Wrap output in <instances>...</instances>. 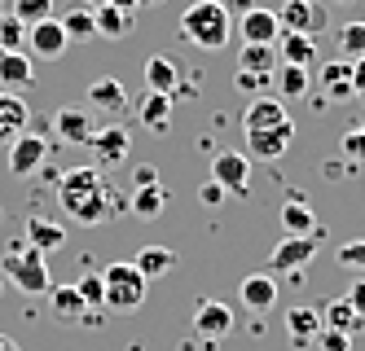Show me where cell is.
Instances as JSON below:
<instances>
[{"mask_svg": "<svg viewBox=\"0 0 365 351\" xmlns=\"http://www.w3.org/2000/svg\"><path fill=\"white\" fill-rule=\"evenodd\" d=\"M31 84H36V66H31L27 53H0V88L18 93V88H31Z\"/></svg>", "mask_w": 365, "mask_h": 351, "instance_id": "4316f807", "label": "cell"}, {"mask_svg": "<svg viewBox=\"0 0 365 351\" xmlns=\"http://www.w3.org/2000/svg\"><path fill=\"white\" fill-rule=\"evenodd\" d=\"M133 263L141 268L145 281H159L163 273H172V268H176V251H172V246H141Z\"/></svg>", "mask_w": 365, "mask_h": 351, "instance_id": "4dcf8cb0", "label": "cell"}, {"mask_svg": "<svg viewBox=\"0 0 365 351\" xmlns=\"http://www.w3.org/2000/svg\"><path fill=\"white\" fill-rule=\"evenodd\" d=\"M282 123H295L286 101L277 97H255L247 110H242V132H264V127H282Z\"/></svg>", "mask_w": 365, "mask_h": 351, "instance_id": "2e32d148", "label": "cell"}, {"mask_svg": "<svg viewBox=\"0 0 365 351\" xmlns=\"http://www.w3.org/2000/svg\"><path fill=\"white\" fill-rule=\"evenodd\" d=\"M27 123H31V105L22 101V93H9V88H0V141H14V137H22L27 132Z\"/></svg>", "mask_w": 365, "mask_h": 351, "instance_id": "d6986e66", "label": "cell"}, {"mask_svg": "<svg viewBox=\"0 0 365 351\" xmlns=\"http://www.w3.org/2000/svg\"><path fill=\"white\" fill-rule=\"evenodd\" d=\"M352 93L365 101V58H361V62H352Z\"/></svg>", "mask_w": 365, "mask_h": 351, "instance_id": "bcb514c9", "label": "cell"}, {"mask_svg": "<svg viewBox=\"0 0 365 351\" xmlns=\"http://www.w3.org/2000/svg\"><path fill=\"white\" fill-rule=\"evenodd\" d=\"M282 229L291 233V237H322V233H326V229L317 224V215H312V206H308L299 194L282 206Z\"/></svg>", "mask_w": 365, "mask_h": 351, "instance_id": "7402d4cb", "label": "cell"}, {"mask_svg": "<svg viewBox=\"0 0 365 351\" xmlns=\"http://www.w3.org/2000/svg\"><path fill=\"white\" fill-rule=\"evenodd\" d=\"M344 299H348V303H352V308H356V312H361V316H365V277H361V281H352V285H348V294H344Z\"/></svg>", "mask_w": 365, "mask_h": 351, "instance_id": "ee69618b", "label": "cell"}, {"mask_svg": "<svg viewBox=\"0 0 365 351\" xmlns=\"http://www.w3.org/2000/svg\"><path fill=\"white\" fill-rule=\"evenodd\" d=\"M0 294H5V277H0Z\"/></svg>", "mask_w": 365, "mask_h": 351, "instance_id": "11a10c76", "label": "cell"}, {"mask_svg": "<svg viewBox=\"0 0 365 351\" xmlns=\"http://www.w3.org/2000/svg\"><path fill=\"white\" fill-rule=\"evenodd\" d=\"M88 150H93V167L115 172L123 158H128V150H133V137H128V127L106 123V127H97L93 137H88Z\"/></svg>", "mask_w": 365, "mask_h": 351, "instance_id": "8992f818", "label": "cell"}, {"mask_svg": "<svg viewBox=\"0 0 365 351\" xmlns=\"http://www.w3.org/2000/svg\"><path fill=\"white\" fill-rule=\"evenodd\" d=\"M212 180L225 184L229 194L247 198V194H251V158L238 154V150H220V154L212 158Z\"/></svg>", "mask_w": 365, "mask_h": 351, "instance_id": "9c48e42d", "label": "cell"}, {"mask_svg": "<svg viewBox=\"0 0 365 351\" xmlns=\"http://www.w3.org/2000/svg\"><path fill=\"white\" fill-rule=\"evenodd\" d=\"M277 22H282V31H299V36L317 40L330 26V9H326V0H286L277 9Z\"/></svg>", "mask_w": 365, "mask_h": 351, "instance_id": "5b68a950", "label": "cell"}, {"mask_svg": "<svg viewBox=\"0 0 365 351\" xmlns=\"http://www.w3.org/2000/svg\"><path fill=\"white\" fill-rule=\"evenodd\" d=\"M291 141H295V123L264 127V132H247V158H264V163H277V158L291 150Z\"/></svg>", "mask_w": 365, "mask_h": 351, "instance_id": "4fadbf2b", "label": "cell"}, {"mask_svg": "<svg viewBox=\"0 0 365 351\" xmlns=\"http://www.w3.org/2000/svg\"><path fill=\"white\" fill-rule=\"evenodd\" d=\"M53 132H58V141H71V145H88V137L97 132V119L93 110L80 101V105H62V110L53 115Z\"/></svg>", "mask_w": 365, "mask_h": 351, "instance_id": "7c38bea8", "label": "cell"}, {"mask_svg": "<svg viewBox=\"0 0 365 351\" xmlns=\"http://www.w3.org/2000/svg\"><path fill=\"white\" fill-rule=\"evenodd\" d=\"M348 347H352V338L339 334V330H322L317 334V351H348Z\"/></svg>", "mask_w": 365, "mask_h": 351, "instance_id": "b9f144b4", "label": "cell"}, {"mask_svg": "<svg viewBox=\"0 0 365 351\" xmlns=\"http://www.w3.org/2000/svg\"><path fill=\"white\" fill-rule=\"evenodd\" d=\"M66 44H71V40H66V31H62V22H58V18H44V22L27 26V48L36 53V58H44V62L62 58Z\"/></svg>", "mask_w": 365, "mask_h": 351, "instance_id": "9a60e30c", "label": "cell"}, {"mask_svg": "<svg viewBox=\"0 0 365 351\" xmlns=\"http://www.w3.org/2000/svg\"><path fill=\"white\" fill-rule=\"evenodd\" d=\"M22 48H27V26L5 9L0 14V53H22Z\"/></svg>", "mask_w": 365, "mask_h": 351, "instance_id": "e575fe53", "label": "cell"}, {"mask_svg": "<svg viewBox=\"0 0 365 351\" xmlns=\"http://www.w3.org/2000/svg\"><path fill=\"white\" fill-rule=\"evenodd\" d=\"M334 259L344 263V268H352V273H361V277H365V237H352V241H344Z\"/></svg>", "mask_w": 365, "mask_h": 351, "instance_id": "f35d334b", "label": "cell"}, {"mask_svg": "<svg viewBox=\"0 0 365 351\" xmlns=\"http://www.w3.org/2000/svg\"><path fill=\"white\" fill-rule=\"evenodd\" d=\"M238 36H242V44H277V36H282L277 9H264V5L242 9L238 14Z\"/></svg>", "mask_w": 365, "mask_h": 351, "instance_id": "8fae6325", "label": "cell"}, {"mask_svg": "<svg viewBox=\"0 0 365 351\" xmlns=\"http://www.w3.org/2000/svg\"><path fill=\"white\" fill-rule=\"evenodd\" d=\"M322 330H339V334H365V316L348 303V299H330L322 308Z\"/></svg>", "mask_w": 365, "mask_h": 351, "instance_id": "603a6c76", "label": "cell"}, {"mask_svg": "<svg viewBox=\"0 0 365 351\" xmlns=\"http://www.w3.org/2000/svg\"><path fill=\"white\" fill-rule=\"evenodd\" d=\"M344 163H339V158H330V163H326V180H344Z\"/></svg>", "mask_w": 365, "mask_h": 351, "instance_id": "7dc6e473", "label": "cell"}, {"mask_svg": "<svg viewBox=\"0 0 365 351\" xmlns=\"http://www.w3.org/2000/svg\"><path fill=\"white\" fill-rule=\"evenodd\" d=\"M133 115L150 132H168L172 127V115H176V97H168V93H145V97L133 101Z\"/></svg>", "mask_w": 365, "mask_h": 351, "instance_id": "ffe728a7", "label": "cell"}, {"mask_svg": "<svg viewBox=\"0 0 365 351\" xmlns=\"http://www.w3.org/2000/svg\"><path fill=\"white\" fill-rule=\"evenodd\" d=\"M233 84H238L242 93H259V88H269V84H273V75H251V70H238V75H233Z\"/></svg>", "mask_w": 365, "mask_h": 351, "instance_id": "7bdbcfd3", "label": "cell"}, {"mask_svg": "<svg viewBox=\"0 0 365 351\" xmlns=\"http://www.w3.org/2000/svg\"><path fill=\"white\" fill-rule=\"evenodd\" d=\"M277 62H291V66H308L312 70V62H317V40L312 36H299V31H282L277 36Z\"/></svg>", "mask_w": 365, "mask_h": 351, "instance_id": "83f0119b", "label": "cell"}, {"mask_svg": "<svg viewBox=\"0 0 365 351\" xmlns=\"http://www.w3.org/2000/svg\"><path fill=\"white\" fill-rule=\"evenodd\" d=\"M180 75H185V66H176L172 58H163V53H154V58L145 62V84H150V93H176V84H180Z\"/></svg>", "mask_w": 365, "mask_h": 351, "instance_id": "f1b7e54d", "label": "cell"}, {"mask_svg": "<svg viewBox=\"0 0 365 351\" xmlns=\"http://www.w3.org/2000/svg\"><path fill=\"white\" fill-rule=\"evenodd\" d=\"M233 330V308L229 303H216V299H198L194 303V334L198 338H225Z\"/></svg>", "mask_w": 365, "mask_h": 351, "instance_id": "5bb4252c", "label": "cell"}, {"mask_svg": "<svg viewBox=\"0 0 365 351\" xmlns=\"http://www.w3.org/2000/svg\"><path fill=\"white\" fill-rule=\"evenodd\" d=\"M141 5H163V0H141Z\"/></svg>", "mask_w": 365, "mask_h": 351, "instance_id": "816d5d0a", "label": "cell"}, {"mask_svg": "<svg viewBox=\"0 0 365 351\" xmlns=\"http://www.w3.org/2000/svg\"><path fill=\"white\" fill-rule=\"evenodd\" d=\"M317 241L322 237H291V233H286L277 246L269 251V273H304L308 259L317 255Z\"/></svg>", "mask_w": 365, "mask_h": 351, "instance_id": "ba28073f", "label": "cell"}, {"mask_svg": "<svg viewBox=\"0 0 365 351\" xmlns=\"http://www.w3.org/2000/svg\"><path fill=\"white\" fill-rule=\"evenodd\" d=\"M344 154L352 158V163H365V119L344 132Z\"/></svg>", "mask_w": 365, "mask_h": 351, "instance_id": "ab89813d", "label": "cell"}, {"mask_svg": "<svg viewBox=\"0 0 365 351\" xmlns=\"http://www.w3.org/2000/svg\"><path fill=\"white\" fill-rule=\"evenodd\" d=\"M317 79H322V97H326V101H348V97H352V62H348V58L326 62V66L317 70Z\"/></svg>", "mask_w": 365, "mask_h": 351, "instance_id": "cb8c5ba5", "label": "cell"}, {"mask_svg": "<svg viewBox=\"0 0 365 351\" xmlns=\"http://www.w3.org/2000/svg\"><path fill=\"white\" fill-rule=\"evenodd\" d=\"M339 48H344V58H348V62H361V58H365V22L339 26Z\"/></svg>", "mask_w": 365, "mask_h": 351, "instance_id": "74e56055", "label": "cell"}, {"mask_svg": "<svg viewBox=\"0 0 365 351\" xmlns=\"http://www.w3.org/2000/svg\"><path fill=\"white\" fill-rule=\"evenodd\" d=\"M101 285H106V312H133L145 303L150 281L141 277V268L133 259H119L101 273Z\"/></svg>", "mask_w": 365, "mask_h": 351, "instance_id": "277c9868", "label": "cell"}, {"mask_svg": "<svg viewBox=\"0 0 365 351\" xmlns=\"http://www.w3.org/2000/svg\"><path fill=\"white\" fill-rule=\"evenodd\" d=\"M58 22H62V31H66L71 44H88V40H97V22H93V9H88V5L71 9V14L58 18Z\"/></svg>", "mask_w": 365, "mask_h": 351, "instance_id": "836d02e7", "label": "cell"}, {"mask_svg": "<svg viewBox=\"0 0 365 351\" xmlns=\"http://www.w3.org/2000/svg\"><path fill=\"white\" fill-rule=\"evenodd\" d=\"M106 5H119V9H128V14H133V9L141 5V0H106Z\"/></svg>", "mask_w": 365, "mask_h": 351, "instance_id": "f907efd6", "label": "cell"}, {"mask_svg": "<svg viewBox=\"0 0 365 351\" xmlns=\"http://www.w3.org/2000/svg\"><path fill=\"white\" fill-rule=\"evenodd\" d=\"M84 105L93 115H123V110H133V101H128V88L119 84L115 75H101V79H93V84L84 88Z\"/></svg>", "mask_w": 365, "mask_h": 351, "instance_id": "30bf717a", "label": "cell"}, {"mask_svg": "<svg viewBox=\"0 0 365 351\" xmlns=\"http://www.w3.org/2000/svg\"><path fill=\"white\" fill-rule=\"evenodd\" d=\"M238 70L273 75V70H277V44H242V48H238Z\"/></svg>", "mask_w": 365, "mask_h": 351, "instance_id": "1f68e13d", "label": "cell"}, {"mask_svg": "<svg viewBox=\"0 0 365 351\" xmlns=\"http://www.w3.org/2000/svg\"><path fill=\"white\" fill-rule=\"evenodd\" d=\"M48 316L62 320V325H80V320L88 316V308L80 299V290H75V281L71 285H48Z\"/></svg>", "mask_w": 365, "mask_h": 351, "instance_id": "44dd1931", "label": "cell"}, {"mask_svg": "<svg viewBox=\"0 0 365 351\" xmlns=\"http://www.w3.org/2000/svg\"><path fill=\"white\" fill-rule=\"evenodd\" d=\"M180 36L202 53H220L233 36V14L220 9L216 0H194V5H185V14H180Z\"/></svg>", "mask_w": 365, "mask_h": 351, "instance_id": "7a4b0ae2", "label": "cell"}, {"mask_svg": "<svg viewBox=\"0 0 365 351\" xmlns=\"http://www.w3.org/2000/svg\"><path fill=\"white\" fill-rule=\"evenodd\" d=\"M168 206V189L163 184H150V189H137L133 198H128V211L137 215V220H159Z\"/></svg>", "mask_w": 365, "mask_h": 351, "instance_id": "d6a6232c", "label": "cell"}, {"mask_svg": "<svg viewBox=\"0 0 365 351\" xmlns=\"http://www.w3.org/2000/svg\"><path fill=\"white\" fill-rule=\"evenodd\" d=\"M0 277H5V285H18L22 294H48V285H53L44 255L31 246L27 237H18L5 251V259H0Z\"/></svg>", "mask_w": 365, "mask_h": 351, "instance_id": "3957f363", "label": "cell"}, {"mask_svg": "<svg viewBox=\"0 0 365 351\" xmlns=\"http://www.w3.org/2000/svg\"><path fill=\"white\" fill-rule=\"evenodd\" d=\"M27 241H31L40 255H53V251L66 246V224L44 220V215H31V220H27Z\"/></svg>", "mask_w": 365, "mask_h": 351, "instance_id": "484cf974", "label": "cell"}, {"mask_svg": "<svg viewBox=\"0 0 365 351\" xmlns=\"http://www.w3.org/2000/svg\"><path fill=\"white\" fill-rule=\"evenodd\" d=\"M225 198H229L225 184H216V180H202V184H198V202H202V206H220Z\"/></svg>", "mask_w": 365, "mask_h": 351, "instance_id": "60d3db41", "label": "cell"}, {"mask_svg": "<svg viewBox=\"0 0 365 351\" xmlns=\"http://www.w3.org/2000/svg\"><path fill=\"white\" fill-rule=\"evenodd\" d=\"M330 5H352V0H330Z\"/></svg>", "mask_w": 365, "mask_h": 351, "instance_id": "f5cc1de1", "label": "cell"}, {"mask_svg": "<svg viewBox=\"0 0 365 351\" xmlns=\"http://www.w3.org/2000/svg\"><path fill=\"white\" fill-rule=\"evenodd\" d=\"M58 202H62V211H66L71 224L101 229L106 220H115V215H119L123 194H119L106 176H101V167L84 163V167L62 172V180H58Z\"/></svg>", "mask_w": 365, "mask_h": 351, "instance_id": "6da1fadb", "label": "cell"}, {"mask_svg": "<svg viewBox=\"0 0 365 351\" xmlns=\"http://www.w3.org/2000/svg\"><path fill=\"white\" fill-rule=\"evenodd\" d=\"M133 180H137V189H150V184H159V167H150V163H141V167L133 172Z\"/></svg>", "mask_w": 365, "mask_h": 351, "instance_id": "f6af8a7d", "label": "cell"}, {"mask_svg": "<svg viewBox=\"0 0 365 351\" xmlns=\"http://www.w3.org/2000/svg\"><path fill=\"white\" fill-rule=\"evenodd\" d=\"M9 14H14L22 26H36V22H44V18H53V0H14Z\"/></svg>", "mask_w": 365, "mask_h": 351, "instance_id": "8d00e7d4", "label": "cell"}, {"mask_svg": "<svg viewBox=\"0 0 365 351\" xmlns=\"http://www.w3.org/2000/svg\"><path fill=\"white\" fill-rule=\"evenodd\" d=\"M269 88H273L277 101H304L312 93V70L308 66H291V62H277Z\"/></svg>", "mask_w": 365, "mask_h": 351, "instance_id": "e0dca14e", "label": "cell"}, {"mask_svg": "<svg viewBox=\"0 0 365 351\" xmlns=\"http://www.w3.org/2000/svg\"><path fill=\"white\" fill-rule=\"evenodd\" d=\"M48 163V137L36 127V132H22V137H14L9 141V172L14 176H36L40 167Z\"/></svg>", "mask_w": 365, "mask_h": 351, "instance_id": "52a82bcc", "label": "cell"}, {"mask_svg": "<svg viewBox=\"0 0 365 351\" xmlns=\"http://www.w3.org/2000/svg\"><path fill=\"white\" fill-rule=\"evenodd\" d=\"M88 5H106V0H88Z\"/></svg>", "mask_w": 365, "mask_h": 351, "instance_id": "db71d44e", "label": "cell"}, {"mask_svg": "<svg viewBox=\"0 0 365 351\" xmlns=\"http://www.w3.org/2000/svg\"><path fill=\"white\" fill-rule=\"evenodd\" d=\"M93 22H97V36H106V40L133 36V14L119 9V5H97L93 9Z\"/></svg>", "mask_w": 365, "mask_h": 351, "instance_id": "f546056e", "label": "cell"}, {"mask_svg": "<svg viewBox=\"0 0 365 351\" xmlns=\"http://www.w3.org/2000/svg\"><path fill=\"white\" fill-rule=\"evenodd\" d=\"M286 334H291V342L299 351L312 347L317 334H322V312L317 308H291V312H286Z\"/></svg>", "mask_w": 365, "mask_h": 351, "instance_id": "d4e9b609", "label": "cell"}, {"mask_svg": "<svg viewBox=\"0 0 365 351\" xmlns=\"http://www.w3.org/2000/svg\"><path fill=\"white\" fill-rule=\"evenodd\" d=\"M238 299H242L247 312H273V303H277V281H273V273H247L238 281Z\"/></svg>", "mask_w": 365, "mask_h": 351, "instance_id": "ac0fdd59", "label": "cell"}, {"mask_svg": "<svg viewBox=\"0 0 365 351\" xmlns=\"http://www.w3.org/2000/svg\"><path fill=\"white\" fill-rule=\"evenodd\" d=\"M216 5H220V9H229V14H233V9L242 14V9H251V0H216Z\"/></svg>", "mask_w": 365, "mask_h": 351, "instance_id": "c3c4849f", "label": "cell"}, {"mask_svg": "<svg viewBox=\"0 0 365 351\" xmlns=\"http://www.w3.org/2000/svg\"><path fill=\"white\" fill-rule=\"evenodd\" d=\"M0 351H22V347H18V338H9V334H0Z\"/></svg>", "mask_w": 365, "mask_h": 351, "instance_id": "681fc988", "label": "cell"}, {"mask_svg": "<svg viewBox=\"0 0 365 351\" xmlns=\"http://www.w3.org/2000/svg\"><path fill=\"white\" fill-rule=\"evenodd\" d=\"M75 290H80V299L88 312H106V285H101V273H84L80 281H75Z\"/></svg>", "mask_w": 365, "mask_h": 351, "instance_id": "d590c367", "label": "cell"}]
</instances>
